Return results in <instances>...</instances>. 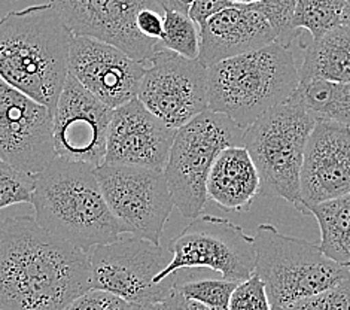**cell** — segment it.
Segmentation results:
<instances>
[{
	"mask_svg": "<svg viewBox=\"0 0 350 310\" xmlns=\"http://www.w3.org/2000/svg\"><path fill=\"white\" fill-rule=\"evenodd\" d=\"M73 35L107 42L137 62L146 63L160 40L142 35L137 14L144 10L163 11L155 0H49Z\"/></svg>",
	"mask_w": 350,
	"mask_h": 310,
	"instance_id": "cell-12",
	"label": "cell"
},
{
	"mask_svg": "<svg viewBox=\"0 0 350 310\" xmlns=\"http://www.w3.org/2000/svg\"><path fill=\"white\" fill-rule=\"evenodd\" d=\"M278 310H350V278L334 288Z\"/></svg>",
	"mask_w": 350,
	"mask_h": 310,
	"instance_id": "cell-28",
	"label": "cell"
},
{
	"mask_svg": "<svg viewBox=\"0 0 350 310\" xmlns=\"http://www.w3.org/2000/svg\"><path fill=\"white\" fill-rule=\"evenodd\" d=\"M96 176L111 212L126 234L160 245L174 203L163 170L103 163Z\"/></svg>",
	"mask_w": 350,
	"mask_h": 310,
	"instance_id": "cell-10",
	"label": "cell"
},
{
	"mask_svg": "<svg viewBox=\"0 0 350 310\" xmlns=\"http://www.w3.org/2000/svg\"><path fill=\"white\" fill-rule=\"evenodd\" d=\"M188 309L189 310H215V309L206 306L203 303H198V301H194V300H188Z\"/></svg>",
	"mask_w": 350,
	"mask_h": 310,
	"instance_id": "cell-36",
	"label": "cell"
},
{
	"mask_svg": "<svg viewBox=\"0 0 350 310\" xmlns=\"http://www.w3.org/2000/svg\"><path fill=\"white\" fill-rule=\"evenodd\" d=\"M276 40L271 24L252 5L232 3L200 27L198 62L209 68L227 58L258 51Z\"/></svg>",
	"mask_w": 350,
	"mask_h": 310,
	"instance_id": "cell-18",
	"label": "cell"
},
{
	"mask_svg": "<svg viewBox=\"0 0 350 310\" xmlns=\"http://www.w3.org/2000/svg\"><path fill=\"white\" fill-rule=\"evenodd\" d=\"M230 310H273L265 285L256 273L237 285L230 300Z\"/></svg>",
	"mask_w": 350,
	"mask_h": 310,
	"instance_id": "cell-29",
	"label": "cell"
},
{
	"mask_svg": "<svg viewBox=\"0 0 350 310\" xmlns=\"http://www.w3.org/2000/svg\"><path fill=\"white\" fill-rule=\"evenodd\" d=\"M172 261L157 276L161 283L182 269L206 267L224 279L243 282L255 273L254 236L227 218L200 215L170 243Z\"/></svg>",
	"mask_w": 350,
	"mask_h": 310,
	"instance_id": "cell-9",
	"label": "cell"
},
{
	"mask_svg": "<svg viewBox=\"0 0 350 310\" xmlns=\"http://www.w3.org/2000/svg\"><path fill=\"white\" fill-rule=\"evenodd\" d=\"M245 129L227 115L211 109L178 129L165 164L174 207L185 218L203 214L207 203V178L221 151L243 145Z\"/></svg>",
	"mask_w": 350,
	"mask_h": 310,
	"instance_id": "cell-7",
	"label": "cell"
},
{
	"mask_svg": "<svg viewBox=\"0 0 350 310\" xmlns=\"http://www.w3.org/2000/svg\"><path fill=\"white\" fill-rule=\"evenodd\" d=\"M36 175L23 172L0 160V209L20 203H31Z\"/></svg>",
	"mask_w": 350,
	"mask_h": 310,
	"instance_id": "cell-27",
	"label": "cell"
},
{
	"mask_svg": "<svg viewBox=\"0 0 350 310\" xmlns=\"http://www.w3.org/2000/svg\"><path fill=\"white\" fill-rule=\"evenodd\" d=\"M297 0H261L252 3L258 12H261L267 21L271 24L278 35L279 44L293 48V44L299 39L301 29L294 27V12Z\"/></svg>",
	"mask_w": 350,
	"mask_h": 310,
	"instance_id": "cell-26",
	"label": "cell"
},
{
	"mask_svg": "<svg viewBox=\"0 0 350 310\" xmlns=\"http://www.w3.org/2000/svg\"><path fill=\"white\" fill-rule=\"evenodd\" d=\"M346 194H350V127L318 118L299 175L303 215H308L310 206Z\"/></svg>",
	"mask_w": 350,
	"mask_h": 310,
	"instance_id": "cell-16",
	"label": "cell"
},
{
	"mask_svg": "<svg viewBox=\"0 0 350 310\" xmlns=\"http://www.w3.org/2000/svg\"><path fill=\"white\" fill-rule=\"evenodd\" d=\"M161 12L163 11L157 10H144L137 14L136 24L142 35L151 39H161L164 30V18Z\"/></svg>",
	"mask_w": 350,
	"mask_h": 310,
	"instance_id": "cell-32",
	"label": "cell"
},
{
	"mask_svg": "<svg viewBox=\"0 0 350 310\" xmlns=\"http://www.w3.org/2000/svg\"><path fill=\"white\" fill-rule=\"evenodd\" d=\"M164 30L160 39L161 48L176 53L182 57L198 60L200 29L189 18L188 14L178 11L163 12Z\"/></svg>",
	"mask_w": 350,
	"mask_h": 310,
	"instance_id": "cell-24",
	"label": "cell"
},
{
	"mask_svg": "<svg viewBox=\"0 0 350 310\" xmlns=\"http://www.w3.org/2000/svg\"><path fill=\"white\" fill-rule=\"evenodd\" d=\"M321 229V249L332 261L350 266V194L308 207Z\"/></svg>",
	"mask_w": 350,
	"mask_h": 310,
	"instance_id": "cell-21",
	"label": "cell"
},
{
	"mask_svg": "<svg viewBox=\"0 0 350 310\" xmlns=\"http://www.w3.org/2000/svg\"><path fill=\"white\" fill-rule=\"evenodd\" d=\"M126 300L102 289H88L75 298L63 310H127Z\"/></svg>",
	"mask_w": 350,
	"mask_h": 310,
	"instance_id": "cell-30",
	"label": "cell"
},
{
	"mask_svg": "<svg viewBox=\"0 0 350 310\" xmlns=\"http://www.w3.org/2000/svg\"><path fill=\"white\" fill-rule=\"evenodd\" d=\"M255 273L262 279L273 310L334 288L350 278V269L323 254L319 245L261 224L254 236Z\"/></svg>",
	"mask_w": 350,
	"mask_h": 310,
	"instance_id": "cell-6",
	"label": "cell"
},
{
	"mask_svg": "<svg viewBox=\"0 0 350 310\" xmlns=\"http://www.w3.org/2000/svg\"><path fill=\"white\" fill-rule=\"evenodd\" d=\"M318 118L295 96L261 115L245 130L243 146L260 173L262 197H280L299 214V175L307 140Z\"/></svg>",
	"mask_w": 350,
	"mask_h": 310,
	"instance_id": "cell-5",
	"label": "cell"
},
{
	"mask_svg": "<svg viewBox=\"0 0 350 310\" xmlns=\"http://www.w3.org/2000/svg\"><path fill=\"white\" fill-rule=\"evenodd\" d=\"M0 310H2V309H0Z\"/></svg>",
	"mask_w": 350,
	"mask_h": 310,
	"instance_id": "cell-41",
	"label": "cell"
},
{
	"mask_svg": "<svg viewBox=\"0 0 350 310\" xmlns=\"http://www.w3.org/2000/svg\"><path fill=\"white\" fill-rule=\"evenodd\" d=\"M299 70L293 49L273 42L207 68V102L213 112L227 115L247 129L261 115L294 96Z\"/></svg>",
	"mask_w": 350,
	"mask_h": 310,
	"instance_id": "cell-4",
	"label": "cell"
},
{
	"mask_svg": "<svg viewBox=\"0 0 350 310\" xmlns=\"http://www.w3.org/2000/svg\"><path fill=\"white\" fill-rule=\"evenodd\" d=\"M343 24L346 26H350V2L345 8V14H343Z\"/></svg>",
	"mask_w": 350,
	"mask_h": 310,
	"instance_id": "cell-37",
	"label": "cell"
},
{
	"mask_svg": "<svg viewBox=\"0 0 350 310\" xmlns=\"http://www.w3.org/2000/svg\"><path fill=\"white\" fill-rule=\"evenodd\" d=\"M231 5L232 3L230 0H196V2L191 3L188 15L200 29L207 20L212 18L213 15L221 12L225 8H228Z\"/></svg>",
	"mask_w": 350,
	"mask_h": 310,
	"instance_id": "cell-31",
	"label": "cell"
},
{
	"mask_svg": "<svg viewBox=\"0 0 350 310\" xmlns=\"http://www.w3.org/2000/svg\"><path fill=\"white\" fill-rule=\"evenodd\" d=\"M207 198L227 212H246L260 196L261 179L243 145L228 146L216 157L207 178Z\"/></svg>",
	"mask_w": 350,
	"mask_h": 310,
	"instance_id": "cell-19",
	"label": "cell"
},
{
	"mask_svg": "<svg viewBox=\"0 0 350 310\" xmlns=\"http://www.w3.org/2000/svg\"><path fill=\"white\" fill-rule=\"evenodd\" d=\"M180 2H182V5H183V6L188 8V11H189V6H191V3L196 2V0H180Z\"/></svg>",
	"mask_w": 350,
	"mask_h": 310,
	"instance_id": "cell-39",
	"label": "cell"
},
{
	"mask_svg": "<svg viewBox=\"0 0 350 310\" xmlns=\"http://www.w3.org/2000/svg\"><path fill=\"white\" fill-rule=\"evenodd\" d=\"M165 303H167L169 310H189L188 309V300L183 297L182 292L178 289L176 283H174L172 294H170L169 300L165 301Z\"/></svg>",
	"mask_w": 350,
	"mask_h": 310,
	"instance_id": "cell-33",
	"label": "cell"
},
{
	"mask_svg": "<svg viewBox=\"0 0 350 310\" xmlns=\"http://www.w3.org/2000/svg\"><path fill=\"white\" fill-rule=\"evenodd\" d=\"M88 254L91 289H102L130 305L167 301L176 279L161 283L155 278L172 261L170 249L137 236L120 237L107 245L93 246Z\"/></svg>",
	"mask_w": 350,
	"mask_h": 310,
	"instance_id": "cell-8",
	"label": "cell"
},
{
	"mask_svg": "<svg viewBox=\"0 0 350 310\" xmlns=\"http://www.w3.org/2000/svg\"><path fill=\"white\" fill-rule=\"evenodd\" d=\"M294 96L301 100L316 118L337 121L350 127V83L299 82Z\"/></svg>",
	"mask_w": 350,
	"mask_h": 310,
	"instance_id": "cell-22",
	"label": "cell"
},
{
	"mask_svg": "<svg viewBox=\"0 0 350 310\" xmlns=\"http://www.w3.org/2000/svg\"><path fill=\"white\" fill-rule=\"evenodd\" d=\"M113 109L69 75L53 116L55 157L98 167L105 163Z\"/></svg>",
	"mask_w": 350,
	"mask_h": 310,
	"instance_id": "cell-13",
	"label": "cell"
},
{
	"mask_svg": "<svg viewBox=\"0 0 350 310\" xmlns=\"http://www.w3.org/2000/svg\"><path fill=\"white\" fill-rule=\"evenodd\" d=\"M350 0H297L294 27L304 29L313 39L343 24L345 8Z\"/></svg>",
	"mask_w": 350,
	"mask_h": 310,
	"instance_id": "cell-23",
	"label": "cell"
},
{
	"mask_svg": "<svg viewBox=\"0 0 350 310\" xmlns=\"http://www.w3.org/2000/svg\"><path fill=\"white\" fill-rule=\"evenodd\" d=\"M72 35L49 3L8 12L0 18V78L54 115L69 77Z\"/></svg>",
	"mask_w": 350,
	"mask_h": 310,
	"instance_id": "cell-2",
	"label": "cell"
},
{
	"mask_svg": "<svg viewBox=\"0 0 350 310\" xmlns=\"http://www.w3.org/2000/svg\"><path fill=\"white\" fill-rule=\"evenodd\" d=\"M88 289L87 250L48 233L35 216L0 220V309L63 310Z\"/></svg>",
	"mask_w": 350,
	"mask_h": 310,
	"instance_id": "cell-1",
	"label": "cell"
},
{
	"mask_svg": "<svg viewBox=\"0 0 350 310\" xmlns=\"http://www.w3.org/2000/svg\"><path fill=\"white\" fill-rule=\"evenodd\" d=\"M299 82L350 83V26L340 24L306 47Z\"/></svg>",
	"mask_w": 350,
	"mask_h": 310,
	"instance_id": "cell-20",
	"label": "cell"
},
{
	"mask_svg": "<svg viewBox=\"0 0 350 310\" xmlns=\"http://www.w3.org/2000/svg\"><path fill=\"white\" fill-rule=\"evenodd\" d=\"M31 206L40 227L82 250L126 234L106 203L96 167L90 164L55 157L36 175Z\"/></svg>",
	"mask_w": 350,
	"mask_h": 310,
	"instance_id": "cell-3",
	"label": "cell"
},
{
	"mask_svg": "<svg viewBox=\"0 0 350 310\" xmlns=\"http://www.w3.org/2000/svg\"><path fill=\"white\" fill-rule=\"evenodd\" d=\"M231 3H237V5H252L256 2H261V0H230Z\"/></svg>",
	"mask_w": 350,
	"mask_h": 310,
	"instance_id": "cell-38",
	"label": "cell"
},
{
	"mask_svg": "<svg viewBox=\"0 0 350 310\" xmlns=\"http://www.w3.org/2000/svg\"><path fill=\"white\" fill-rule=\"evenodd\" d=\"M137 99L167 127L178 130L209 109L207 68L160 48L146 62Z\"/></svg>",
	"mask_w": 350,
	"mask_h": 310,
	"instance_id": "cell-11",
	"label": "cell"
},
{
	"mask_svg": "<svg viewBox=\"0 0 350 310\" xmlns=\"http://www.w3.org/2000/svg\"><path fill=\"white\" fill-rule=\"evenodd\" d=\"M145 70L146 63L107 42L72 35L69 75L106 106L116 109L136 99Z\"/></svg>",
	"mask_w": 350,
	"mask_h": 310,
	"instance_id": "cell-15",
	"label": "cell"
},
{
	"mask_svg": "<svg viewBox=\"0 0 350 310\" xmlns=\"http://www.w3.org/2000/svg\"><path fill=\"white\" fill-rule=\"evenodd\" d=\"M349 269H350V266H349Z\"/></svg>",
	"mask_w": 350,
	"mask_h": 310,
	"instance_id": "cell-40",
	"label": "cell"
},
{
	"mask_svg": "<svg viewBox=\"0 0 350 310\" xmlns=\"http://www.w3.org/2000/svg\"><path fill=\"white\" fill-rule=\"evenodd\" d=\"M155 2L158 3V6L161 8L163 12H165V11H178V12L188 14V8L183 6L180 0H155Z\"/></svg>",
	"mask_w": 350,
	"mask_h": 310,
	"instance_id": "cell-34",
	"label": "cell"
},
{
	"mask_svg": "<svg viewBox=\"0 0 350 310\" xmlns=\"http://www.w3.org/2000/svg\"><path fill=\"white\" fill-rule=\"evenodd\" d=\"M240 282L227 279H198L179 282L176 287L187 300H194L215 310H230V300L232 292Z\"/></svg>",
	"mask_w": 350,
	"mask_h": 310,
	"instance_id": "cell-25",
	"label": "cell"
},
{
	"mask_svg": "<svg viewBox=\"0 0 350 310\" xmlns=\"http://www.w3.org/2000/svg\"><path fill=\"white\" fill-rule=\"evenodd\" d=\"M127 310H169V306L165 301L161 303H144V305H130Z\"/></svg>",
	"mask_w": 350,
	"mask_h": 310,
	"instance_id": "cell-35",
	"label": "cell"
},
{
	"mask_svg": "<svg viewBox=\"0 0 350 310\" xmlns=\"http://www.w3.org/2000/svg\"><path fill=\"white\" fill-rule=\"evenodd\" d=\"M53 112L0 78V160L38 175L55 158Z\"/></svg>",
	"mask_w": 350,
	"mask_h": 310,
	"instance_id": "cell-14",
	"label": "cell"
},
{
	"mask_svg": "<svg viewBox=\"0 0 350 310\" xmlns=\"http://www.w3.org/2000/svg\"><path fill=\"white\" fill-rule=\"evenodd\" d=\"M178 130L167 127L136 97L113 109L105 163L163 170Z\"/></svg>",
	"mask_w": 350,
	"mask_h": 310,
	"instance_id": "cell-17",
	"label": "cell"
}]
</instances>
